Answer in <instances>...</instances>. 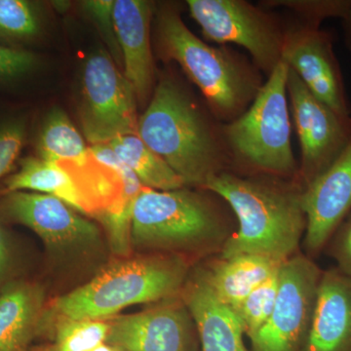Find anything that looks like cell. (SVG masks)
Instances as JSON below:
<instances>
[{"label": "cell", "mask_w": 351, "mask_h": 351, "mask_svg": "<svg viewBox=\"0 0 351 351\" xmlns=\"http://www.w3.org/2000/svg\"><path fill=\"white\" fill-rule=\"evenodd\" d=\"M204 189L225 200L237 218V230L219 257L258 255L283 263L297 254L306 228L300 182L225 171L210 179Z\"/></svg>", "instance_id": "1"}, {"label": "cell", "mask_w": 351, "mask_h": 351, "mask_svg": "<svg viewBox=\"0 0 351 351\" xmlns=\"http://www.w3.org/2000/svg\"><path fill=\"white\" fill-rule=\"evenodd\" d=\"M138 136L191 188L204 189L232 160L223 129L215 128L195 98L171 77L154 88L138 117Z\"/></svg>", "instance_id": "2"}, {"label": "cell", "mask_w": 351, "mask_h": 351, "mask_svg": "<svg viewBox=\"0 0 351 351\" xmlns=\"http://www.w3.org/2000/svg\"><path fill=\"white\" fill-rule=\"evenodd\" d=\"M225 200L186 189L160 191L143 189L134 205L132 246L175 255L221 253L232 237Z\"/></svg>", "instance_id": "3"}, {"label": "cell", "mask_w": 351, "mask_h": 351, "mask_svg": "<svg viewBox=\"0 0 351 351\" xmlns=\"http://www.w3.org/2000/svg\"><path fill=\"white\" fill-rule=\"evenodd\" d=\"M189 274L188 258L175 254L156 253L122 261L58 298L43 314H53L57 319L108 320L127 306L181 295Z\"/></svg>", "instance_id": "4"}, {"label": "cell", "mask_w": 351, "mask_h": 351, "mask_svg": "<svg viewBox=\"0 0 351 351\" xmlns=\"http://www.w3.org/2000/svg\"><path fill=\"white\" fill-rule=\"evenodd\" d=\"M157 36L164 56L182 66L217 119L228 123L250 107L263 84L257 68L232 51L203 43L170 5L157 14Z\"/></svg>", "instance_id": "5"}, {"label": "cell", "mask_w": 351, "mask_h": 351, "mask_svg": "<svg viewBox=\"0 0 351 351\" xmlns=\"http://www.w3.org/2000/svg\"><path fill=\"white\" fill-rule=\"evenodd\" d=\"M288 75L282 59L250 107L223 127V135L233 160L261 174L293 180L299 179V168L291 143Z\"/></svg>", "instance_id": "6"}, {"label": "cell", "mask_w": 351, "mask_h": 351, "mask_svg": "<svg viewBox=\"0 0 351 351\" xmlns=\"http://www.w3.org/2000/svg\"><path fill=\"white\" fill-rule=\"evenodd\" d=\"M57 164L73 181L82 214L103 226L113 253L128 256L134 205L145 188L137 176L108 144L90 145L82 158Z\"/></svg>", "instance_id": "7"}, {"label": "cell", "mask_w": 351, "mask_h": 351, "mask_svg": "<svg viewBox=\"0 0 351 351\" xmlns=\"http://www.w3.org/2000/svg\"><path fill=\"white\" fill-rule=\"evenodd\" d=\"M186 4L205 38L241 46L267 76L282 61L288 27L274 13L244 0H188Z\"/></svg>", "instance_id": "8"}, {"label": "cell", "mask_w": 351, "mask_h": 351, "mask_svg": "<svg viewBox=\"0 0 351 351\" xmlns=\"http://www.w3.org/2000/svg\"><path fill=\"white\" fill-rule=\"evenodd\" d=\"M137 95L112 56L90 53L83 64L80 119L91 145L138 135Z\"/></svg>", "instance_id": "9"}, {"label": "cell", "mask_w": 351, "mask_h": 351, "mask_svg": "<svg viewBox=\"0 0 351 351\" xmlns=\"http://www.w3.org/2000/svg\"><path fill=\"white\" fill-rule=\"evenodd\" d=\"M322 270L308 256L295 254L281 265L276 306L251 339L252 351H301L315 304Z\"/></svg>", "instance_id": "10"}, {"label": "cell", "mask_w": 351, "mask_h": 351, "mask_svg": "<svg viewBox=\"0 0 351 351\" xmlns=\"http://www.w3.org/2000/svg\"><path fill=\"white\" fill-rule=\"evenodd\" d=\"M288 97L300 144L302 189L317 179L343 152L351 137V117H343L318 100L289 68Z\"/></svg>", "instance_id": "11"}, {"label": "cell", "mask_w": 351, "mask_h": 351, "mask_svg": "<svg viewBox=\"0 0 351 351\" xmlns=\"http://www.w3.org/2000/svg\"><path fill=\"white\" fill-rule=\"evenodd\" d=\"M63 200L32 191L3 193L0 216L36 233L53 251L86 250L100 242L98 226Z\"/></svg>", "instance_id": "12"}, {"label": "cell", "mask_w": 351, "mask_h": 351, "mask_svg": "<svg viewBox=\"0 0 351 351\" xmlns=\"http://www.w3.org/2000/svg\"><path fill=\"white\" fill-rule=\"evenodd\" d=\"M106 343L119 351H196L195 321L181 295L142 313L108 319Z\"/></svg>", "instance_id": "13"}, {"label": "cell", "mask_w": 351, "mask_h": 351, "mask_svg": "<svg viewBox=\"0 0 351 351\" xmlns=\"http://www.w3.org/2000/svg\"><path fill=\"white\" fill-rule=\"evenodd\" d=\"M282 59L297 73L307 89L343 117L350 107L331 34L320 25L301 22L288 27Z\"/></svg>", "instance_id": "14"}, {"label": "cell", "mask_w": 351, "mask_h": 351, "mask_svg": "<svg viewBox=\"0 0 351 351\" xmlns=\"http://www.w3.org/2000/svg\"><path fill=\"white\" fill-rule=\"evenodd\" d=\"M302 203L306 217L304 246L311 258L351 212V137L335 162L302 189Z\"/></svg>", "instance_id": "15"}, {"label": "cell", "mask_w": 351, "mask_h": 351, "mask_svg": "<svg viewBox=\"0 0 351 351\" xmlns=\"http://www.w3.org/2000/svg\"><path fill=\"white\" fill-rule=\"evenodd\" d=\"M152 3L143 0H117L113 22L123 60L124 75L145 103L154 93V63L151 44Z\"/></svg>", "instance_id": "16"}, {"label": "cell", "mask_w": 351, "mask_h": 351, "mask_svg": "<svg viewBox=\"0 0 351 351\" xmlns=\"http://www.w3.org/2000/svg\"><path fill=\"white\" fill-rule=\"evenodd\" d=\"M301 351H351V277L337 267L322 272Z\"/></svg>", "instance_id": "17"}, {"label": "cell", "mask_w": 351, "mask_h": 351, "mask_svg": "<svg viewBox=\"0 0 351 351\" xmlns=\"http://www.w3.org/2000/svg\"><path fill=\"white\" fill-rule=\"evenodd\" d=\"M181 297L195 321L201 351H248L237 314L214 295L198 269L189 274Z\"/></svg>", "instance_id": "18"}, {"label": "cell", "mask_w": 351, "mask_h": 351, "mask_svg": "<svg viewBox=\"0 0 351 351\" xmlns=\"http://www.w3.org/2000/svg\"><path fill=\"white\" fill-rule=\"evenodd\" d=\"M45 293L40 284L17 280L0 292V351H27L40 332Z\"/></svg>", "instance_id": "19"}, {"label": "cell", "mask_w": 351, "mask_h": 351, "mask_svg": "<svg viewBox=\"0 0 351 351\" xmlns=\"http://www.w3.org/2000/svg\"><path fill=\"white\" fill-rule=\"evenodd\" d=\"M283 263L263 256L239 255L219 257L198 270L219 301L234 311L252 291L278 271Z\"/></svg>", "instance_id": "20"}, {"label": "cell", "mask_w": 351, "mask_h": 351, "mask_svg": "<svg viewBox=\"0 0 351 351\" xmlns=\"http://www.w3.org/2000/svg\"><path fill=\"white\" fill-rule=\"evenodd\" d=\"M4 186L3 193L32 191L55 196L82 213L73 181L56 162L44 160L38 156L25 157L20 161L19 169L7 178Z\"/></svg>", "instance_id": "21"}, {"label": "cell", "mask_w": 351, "mask_h": 351, "mask_svg": "<svg viewBox=\"0 0 351 351\" xmlns=\"http://www.w3.org/2000/svg\"><path fill=\"white\" fill-rule=\"evenodd\" d=\"M107 144L145 188L168 191L186 186L181 178L138 135L122 136Z\"/></svg>", "instance_id": "22"}, {"label": "cell", "mask_w": 351, "mask_h": 351, "mask_svg": "<svg viewBox=\"0 0 351 351\" xmlns=\"http://www.w3.org/2000/svg\"><path fill=\"white\" fill-rule=\"evenodd\" d=\"M36 152L50 162L75 161L89 152V147L63 108H51L39 131Z\"/></svg>", "instance_id": "23"}, {"label": "cell", "mask_w": 351, "mask_h": 351, "mask_svg": "<svg viewBox=\"0 0 351 351\" xmlns=\"http://www.w3.org/2000/svg\"><path fill=\"white\" fill-rule=\"evenodd\" d=\"M108 320H56L53 351H92L106 343Z\"/></svg>", "instance_id": "24"}, {"label": "cell", "mask_w": 351, "mask_h": 351, "mask_svg": "<svg viewBox=\"0 0 351 351\" xmlns=\"http://www.w3.org/2000/svg\"><path fill=\"white\" fill-rule=\"evenodd\" d=\"M279 269L252 291L233 311L241 323L245 336L250 339L267 322L276 306L279 287Z\"/></svg>", "instance_id": "25"}, {"label": "cell", "mask_w": 351, "mask_h": 351, "mask_svg": "<svg viewBox=\"0 0 351 351\" xmlns=\"http://www.w3.org/2000/svg\"><path fill=\"white\" fill-rule=\"evenodd\" d=\"M40 29V16L34 3L25 0H0V39L31 40Z\"/></svg>", "instance_id": "26"}, {"label": "cell", "mask_w": 351, "mask_h": 351, "mask_svg": "<svg viewBox=\"0 0 351 351\" xmlns=\"http://www.w3.org/2000/svg\"><path fill=\"white\" fill-rule=\"evenodd\" d=\"M263 5L284 6L299 13L302 22L320 25L327 18L343 19L351 9V0H302V1H267Z\"/></svg>", "instance_id": "27"}, {"label": "cell", "mask_w": 351, "mask_h": 351, "mask_svg": "<svg viewBox=\"0 0 351 351\" xmlns=\"http://www.w3.org/2000/svg\"><path fill=\"white\" fill-rule=\"evenodd\" d=\"M82 8L84 12L93 21L107 44L108 51L112 55L113 61L119 66H123L121 50H120L119 40H117V32H115L114 22H113L112 0H90L83 1Z\"/></svg>", "instance_id": "28"}, {"label": "cell", "mask_w": 351, "mask_h": 351, "mask_svg": "<svg viewBox=\"0 0 351 351\" xmlns=\"http://www.w3.org/2000/svg\"><path fill=\"white\" fill-rule=\"evenodd\" d=\"M27 134V121L23 117L0 121V179L7 174L19 156Z\"/></svg>", "instance_id": "29"}, {"label": "cell", "mask_w": 351, "mask_h": 351, "mask_svg": "<svg viewBox=\"0 0 351 351\" xmlns=\"http://www.w3.org/2000/svg\"><path fill=\"white\" fill-rule=\"evenodd\" d=\"M38 63V57L29 51L0 45V82L29 75Z\"/></svg>", "instance_id": "30"}, {"label": "cell", "mask_w": 351, "mask_h": 351, "mask_svg": "<svg viewBox=\"0 0 351 351\" xmlns=\"http://www.w3.org/2000/svg\"><path fill=\"white\" fill-rule=\"evenodd\" d=\"M331 256L336 261L337 269L351 277V212L331 237Z\"/></svg>", "instance_id": "31"}, {"label": "cell", "mask_w": 351, "mask_h": 351, "mask_svg": "<svg viewBox=\"0 0 351 351\" xmlns=\"http://www.w3.org/2000/svg\"><path fill=\"white\" fill-rule=\"evenodd\" d=\"M13 267V251L5 228L0 221V292L11 283L8 281Z\"/></svg>", "instance_id": "32"}, {"label": "cell", "mask_w": 351, "mask_h": 351, "mask_svg": "<svg viewBox=\"0 0 351 351\" xmlns=\"http://www.w3.org/2000/svg\"><path fill=\"white\" fill-rule=\"evenodd\" d=\"M343 21V36H345V43L346 47L351 53V9L346 13Z\"/></svg>", "instance_id": "33"}, {"label": "cell", "mask_w": 351, "mask_h": 351, "mask_svg": "<svg viewBox=\"0 0 351 351\" xmlns=\"http://www.w3.org/2000/svg\"><path fill=\"white\" fill-rule=\"evenodd\" d=\"M92 351H119L117 348H113L112 346L108 345L107 343H101V345L97 346L95 350Z\"/></svg>", "instance_id": "34"}, {"label": "cell", "mask_w": 351, "mask_h": 351, "mask_svg": "<svg viewBox=\"0 0 351 351\" xmlns=\"http://www.w3.org/2000/svg\"><path fill=\"white\" fill-rule=\"evenodd\" d=\"M53 5L56 7L58 10L60 11V12H64V10H66V7L69 6V2H64V1H55L53 2Z\"/></svg>", "instance_id": "35"}, {"label": "cell", "mask_w": 351, "mask_h": 351, "mask_svg": "<svg viewBox=\"0 0 351 351\" xmlns=\"http://www.w3.org/2000/svg\"><path fill=\"white\" fill-rule=\"evenodd\" d=\"M27 351H53L51 346H38V348H29Z\"/></svg>", "instance_id": "36"}]
</instances>
